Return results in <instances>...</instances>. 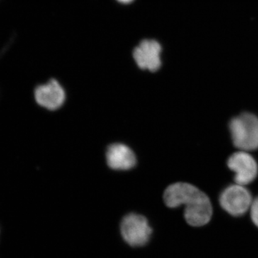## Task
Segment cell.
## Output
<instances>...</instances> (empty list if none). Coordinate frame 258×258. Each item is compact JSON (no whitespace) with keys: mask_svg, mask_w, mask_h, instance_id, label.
<instances>
[{"mask_svg":"<svg viewBox=\"0 0 258 258\" xmlns=\"http://www.w3.org/2000/svg\"><path fill=\"white\" fill-rule=\"evenodd\" d=\"M164 203L168 208L184 205V218L192 227H203L210 222L212 205L206 194L189 183L177 182L169 185L164 193Z\"/></svg>","mask_w":258,"mask_h":258,"instance_id":"6da1fadb","label":"cell"},{"mask_svg":"<svg viewBox=\"0 0 258 258\" xmlns=\"http://www.w3.org/2000/svg\"><path fill=\"white\" fill-rule=\"evenodd\" d=\"M234 146L244 152L258 149V118L252 113H244L235 117L230 123Z\"/></svg>","mask_w":258,"mask_h":258,"instance_id":"7a4b0ae2","label":"cell"},{"mask_svg":"<svg viewBox=\"0 0 258 258\" xmlns=\"http://www.w3.org/2000/svg\"><path fill=\"white\" fill-rule=\"evenodd\" d=\"M152 228L143 215L130 213L120 222V233L126 243L132 247H143L150 240Z\"/></svg>","mask_w":258,"mask_h":258,"instance_id":"3957f363","label":"cell"},{"mask_svg":"<svg viewBox=\"0 0 258 258\" xmlns=\"http://www.w3.org/2000/svg\"><path fill=\"white\" fill-rule=\"evenodd\" d=\"M220 206L233 217L244 215L252 205V195L245 186L238 184L230 185L220 194Z\"/></svg>","mask_w":258,"mask_h":258,"instance_id":"277c9868","label":"cell"},{"mask_svg":"<svg viewBox=\"0 0 258 258\" xmlns=\"http://www.w3.org/2000/svg\"><path fill=\"white\" fill-rule=\"evenodd\" d=\"M227 166L235 173L236 184L246 186L252 183L257 176V161L247 152L240 151L234 153L227 160Z\"/></svg>","mask_w":258,"mask_h":258,"instance_id":"5b68a950","label":"cell"},{"mask_svg":"<svg viewBox=\"0 0 258 258\" xmlns=\"http://www.w3.org/2000/svg\"><path fill=\"white\" fill-rule=\"evenodd\" d=\"M162 48L155 40H144L134 50L133 56L139 69L156 72L161 66Z\"/></svg>","mask_w":258,"mask_h":258,"instance_id":"8992f818","label":"cell"},{"mask_svg":"<svg viewBox=\"0 0 258 258\" xmlns=\"http://www.w3.org/2000/svg\"><path fill=\"white\" fill-rule=\"evenodd\" d=\"M35 98L40 106L54 111L63 105L66 92L58 81L51 79L47 83L35 88Z\"/></svg>","mask_w":258,"mask_h":258,"instance_id":"52a82bcc","label":"cell"},{"mask_svg":"<svg viewBox=\"0 0 258 258\" xmlns=\"http://www.w3.org/2000/svg\"><path fill=\"white\" fill-rule=\"evenodd\" d=\"M108 166L114 170H129L137 164V157L132 149L123 144H111L106 151Z\"/></svg>","mask_w":258,"mask_h":258,"instance_id":"ba28073f","label":"cell"},{"mask_svg":"<svg viewBox=\"0 0 258 258\" xmlns=\"http://www.w3.org/2000/svg\"><path fill=\"white\" fill-rule=\"evenodd\" d=\"M251 220L256 227H258V197L253 200L250 209Z\"/></svg>","mask_w":258,"mask_h":258,"instance_id":"9c48e42d","label":"cell"},{"mask_svg":"<svg viewBox=\"0 0 258 258\" xmlns=\"http://www.w3.org/2000/svg\"><path fill=\"white\" fill-rule=\"evenodd\" d=\"M119 3H121V4L123 5H128L132 3L134 0H117Z\"/></svg>","mask_w":258,"mask_h":258,"instance_id":"30bf717a","label":"cell"}]
</instances>
